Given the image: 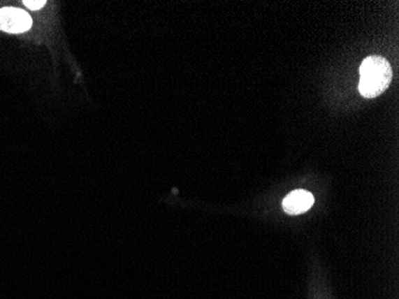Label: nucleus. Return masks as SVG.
<instances>
[{"label":"nucleus","instance_id":"3","mask_svg":"<svg viewBox=\"0 0 399 299\" xmlns=\"http://www.w3.org/2000/svg\"><path fill=\"white\" fill-rule=\"evenodd\" d=\"M314 204V198L310 191L305 189H296L289 193V196L284 198L282 201V207L284 212L289 213L291 216H296L301 213L309 211Z\"/></svg>","mask_w":399,"mask_h":299},{"label":"nucleus","instance_id":"1","mask_svg":"<svg viewBox=\"0 0 399 299\" xmlns=\"http://www.w3.org/2000/svg\"><path fill=\"white\" fill-rule=\"evenodd\" d=\"M392 67L380 55H370L360 66L358 92L366 99H375L386 90L392 80Z\"/></svg>","mask_w":399,"mask_h":299},{"label":"nucleus","instance_id":"2","mask_svg":"<svg viewBox=\"0 0 399 299\" xmlns=\"http://www.w3.org/2000/svg\"><path fill=\"white\" fill-rule=\"evenodd\" d=\"M33 24L29 13L21 8H4L0 10V30L6 33L20 34L29 30Z\"/></svg>","mask_w":399,"mask_h":299},{"label":"nucleus","instance_id":"4","mask_svg":"<svg viewBox=\"0 0 399 299\" xmlns=\"http://www.w3.org/2000/svg\"><path fill=\"white\" fill-rule=\"evenodd\" d=\"M23 4L27 8H29L30 10H38V8L45 6V0H41V1H38V0H25V1H23Z\"/></svg>","mask_w":399,"mask_h":299}]
</instances>
